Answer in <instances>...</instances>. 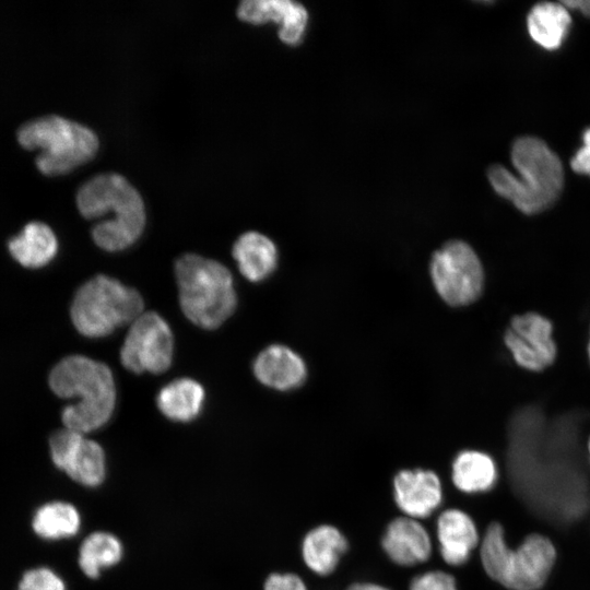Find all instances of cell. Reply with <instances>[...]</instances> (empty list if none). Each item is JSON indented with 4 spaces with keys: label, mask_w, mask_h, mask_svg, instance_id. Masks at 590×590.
Returning <instances> with one entry per match:
<instances>
[{
    "label": "cell",
    "mask_w": 590,
    "mask_h": 590,
    "mask_svg": "<svg viewBox=\"0 0 590 590\" xmlns=\"http://www.w3.org/2000/svg\"><path fill=\"white\" fill-rule=\"evenodd\" d=\"M76 205L86 220H98L92 228L94 243L105 251L133 245L145 226V206L139 191L120 174H98L78 190Z\"/></svg>",
    "instance_id": "1"
},
{
    "label": "cell",
    "mask_w": 590,
    "mask_h": 590,
    "mask_svg": "<svg viewBox=\"0 0 590 590\" xmlns=\"http://www.w3.org/2000/svg\"><path fill=\"white\" fill-rule=\"evenodd\" d=\"M511 162L517 175L502 165H492L487 170L488 181L500 197L526 214L544 211L557 200L564 170L558 156L543 140L518 138L511 148Z\"/></svg>",
    "instance_id": "2"
},
{
    "label": "cell",
    "mask_w": 590,
    "mask_h": 590,
    "mask_svg": "<svg viewBox=\"0 0 590 590\" xmlns=\"http://www.w3.org/2000/svg\"><path fill=\"white\" fill-rule=\"evenodd\" d=\"M49 386L60 398L80 399L62 411L66 428L85 435L111 418L117 394L113 373L106 364L83 355L68 356L51 369Z\"/></svg>",
    "instance_id": "3"
},
{
    "label": "cell",
    "mask_w": 590,
    "mask_h": 590,
    "mask_svg": "<svg viewBox=\"0 0 590 590\" xmlns=\"http://www.w3.org/2000/svg\"><path fill=\"white\" fill-rule=\"evenodd\" d=\"M175 275L181 310L192 323L212 330L233 315L237 296L233 276L224 264L186 253L176 261Z\"/></svg>",
    "instance_id": "4"
},
{
    "label": "cell",
    "mask_w": 590,
    "mask_h": 590,
    "mask_svg": "<svg viewBox=\"0 0 590 590\" xmlns=\"http://www.w3.org/2000/svg\"><path fill=\"white\" fill-rule=\"evenodd\" d=\"M16 138L25 150L39 152L36 166L47 176L63 175L87 163L99 148L98 137L92 129L56 115L24 123Z\"/></svg>",
    "instance_id": "5"
},
{
    "label": "cell",
    "mask_w": 590,
    "mask_h": 590,
    "mask_svg": "<svg viewBox=\"0 0 590 590\" xmlns=\"http://www.w3.org/2000/svg\"><path fill=\"white\" fill-rule=\"evenodd\" d=\"M143 306L138 291L114 278L99 274L76 291L70 315L81 334L103 338L117 328L132 323L142 314Z\"/></svg>",
    "instance_id": "6"
},
{
    "label": "cell",
    "mask_w": 590,
    "mask_h": 590,
    "mask_svg": "<svg viewBox=\"0 0 590 590\" xmlns=\"http://www.w3.org/2000/svg\"><path fill=\"white\" fill-rule=\"evenodd\" d=\"M432 283L439 297L450 306L475 302L484 286V270L473 248L453 239L436 250L429 264Z\"/></svg>",
    "instance_id": "7"
},
{
    "label": "cell",
    "mask_w": 590,
    "mask_h": 590,
    "mask_svg": "<svg viewBox=\"0 0 590 590\" xmlns=\"http://www.w3.org/2000/svg\"><path fill=\"white\" fill-rule=\"evenodd\" d=\"M173 352L168 323L158 314L146 311L131 323L120 349V362L134 374H161L170 367Z\"/></svg>",
    "instance_id": "8"
},
{
    "label": "cell",
    "mask_w": 590,
    "mask_h": 590,
    "mask_svg": "<svg viewBox=\"0 0 590 590\" xmlns=\"http://www.w3.org/2000/svg\"><path fill=\"white\" fill-rule=\"evenodd\" d=\"M49 448L54 464L72 481L87 488L104 484L107 458L96 440L64 427L50 436Z\"/></svg>",
    "instance_id": "9"
},
{
    "label": "cell",
    "mask_w": 590,
    "mask_h": 590,
    "mask_svg": "<svg viewBox=\"0 0 590 590\" xmlns=\"http://www.w3.org/2000/svg\"><path fill=\"white\" fill-rule=\"evenodd\" d=\"M504 341L515 362L524 369L541 371L555 361L553 324L538 312L515 316Z\"/></svg>",
    "instance_id": "10"
},
{
    "label": "cell",
    "mask_w": 590,
    "mask_h": 590,
    "mask_svg": "<svg viewBox=\"0 0 590 590\" xmlns=\"http://www.w3.org/2000/svg\"><path fill=\"white\" fill-rule=\"evenodd\" d=\"M424 522L430 528L436 552L446 569L467 565L477 552L481 534L467 511L456 507L442 508Z\"/></svg>",
    "instance_id": "11"
},
{
    "label": "cell",
    "mask_w": 590,
    "mask_h": 590,
    "mask_svg": "<svg viewBox=\"0 0 590 590\" xmlns=\"http://www.w3.org/2000/svg\"><path fill=\"white\" fill-rule=\"evenodd\" d=\"M556 559L557 551L548 536L539 532L528 534L511 548L503 588L541 590L548 581Z\"/></svg>",
    "instance_id": "12"
},
{
    "label": "cell",
    "mask_w": 590,
    "mask_h": 590,
    "mask_svg": "<svg viewBox=\"0 0 590 590\" xmlns=\"http://www.w3.org/2000/svg\"><path fill=\"white\" fill-rule=\"evenodd\" d=\"M392 497L401 515L429 520L442 508L441 477L430 469H401L392 479Z\"/></svg>",
    "instance_id": "13"
},
{
    "label": "cell",
    "mask_w": 590,
    "mask_h": 590,
    "mask_svg": "<svg viewBox=\"0 0 590 590\" xmlns=\"http://www.w3.org/2000/svg\"><path fill=\"white\" fill-rule=\"evenodd\" d=\"M380 547L388 560L403 569L426 566L435 553V541L421 520L398 515L386 526Z\"/></svg>",
    "instance_id": "14"
},
{
    "label": "cell",
    "mask_w": 590,
    "mask_h": 590,
    "mask_svg": "<svg viewBox=\"0 0 590 590\" xmlns=\"http://www.w3.org/2000/svg\"><path fill=\"white\" fill-rule=\"evenodd\" d=\"M236 12L239 20L250 24L278 23L280 39L290 46L302 43L308 24L305 7L290 0H245Z\"/></svg>",
    "instance_id": "15"
},
{
    "label": "cell",
    "mask_w": 590,
    "mask_h": 590,
    "mask_svg": "<svg viewBox=\"0 0 590 590\" xmlns=\"http://www.w3.org/2000/svg\"><path fill=\"white\" fill-rule=\"evenodd\" d=\"M349 551L350 542L345 534L329 523L311 528L300 543V557L305 568L319 578L332 576Z\"/></svg>",
    "instance_id": "16"
},
{
    "label": "cell",
    "mask_w": 590,
    "mask_h": 590,
    "mask_svg": "<svg viewBox=\"0 0 590 590\" xmlns=\"http://www.w3.org/2000/svg\"><path fill=\"white\" fill-rule=\"evenodd\" d=\"M252 369L259 382L279 391L298 388L307 377L303 357L283 344L262 350L255 358Z\"/></svg>",
    "instance_id": "17"
},
{
    "label": "cell",
    "mask_w": 590,
    "mask_h": 590,
    "mask_svg": "<svg viewBox=\"0 0 590 590\" xmlns=\"http://www.w3.org/2000/svg\"><path fill=\"white\" fill-rule=\"evenodd\" d=\"M499 465L483 450H459L450 463V484L464 495H481L493 491L499 481Z\"/></svg>",
    "instance_id": "18"
},
{
    "label": "cell",
    "mask_w": 590,
    "mask_h": 590,
    "mask_svg": "<svg viewBox=\"0 0 590 590\" xmlns=\"http://www.w3.org/2000/svg\"><path fill=\"white\" fill-rule=\"evenodd\" d=\"M232 253L240 273L251 282L268 279L276 269V246L259 232L241 234L234 243Z\"/></svg>",
    "instance_id": "19"
},
{
    "label": "cell",
    "mask_w": 590,
    "mask_h": 590,
    "mask_svg": "<svg viewBox=\"0 0 590 590\" xmlns=\"http://www.w3.org/2000/svg\"><path fill=\"white\" fill-rule=\"evenodd\" d=\"M571 25L568 8L563 2H540L527 17L530 37L541 47L555 50L564 43Z\"/></svg>",
    "instance_id": "20"
},
{
    "label": "cell",
    "mask_w": 590,
    "mask_h": 590,
    "mask_svg": "<svg viewBox=\"0 0 590 590\" xmlns=\"http://www.w3.org/2000/svg\"><path fill=\"white\" fill-rule=\"evenodd\" d=\"M204 398L203 387L198 381L184 377L164 386L156 397V404L168 420L188 423L201 413Z\"/></svg>",
    "instance_id": "21"
},
{
    "label": "cell",
    "mask_w": 590,
    "mask_h": 590,
    "mask_svg": "<svg viewBox=\"0 0 590 590\" xmlns=\"http://www.w3.org/2000/svg\"><path fill=\"white\" fill-rule=\"evenodd\" d=\"M12 257L26 268H40L49 263L58 251L54 231L43 222H31L9 241Z\"/></svg>",
    "instance_id": "22"
},
{
    "label": "cell",
    "mask_w": 590,
    "mask_h": 590,
    "mask_svg": "<svg viewBox=\"0 0 590 590\" xmlns=\"http://www.w3.org/2000/svg\"><path fill=\"white\" fill-rule=\"evenodd\" d=\"M123 555V543L117 534L106 530H96L81 542L78 565L87 578L97 579L105 570L117 566Z\"/></svg>",
    "instance_id": "23"
},
{
    "label": "cell",
    "mask_w": 590,
    "mask_h": 590,
    "mask_svg": "<svg viewBox=\"0 0 590 590\" xmlns=\"http://www.w3.org/2000/svg\"><path fill=\"white\" fill-rule=\"evenodd\" d=\"M35 533L49 541L75 536L82 527L79 509L71 503L54 500L40 506L32 521Z\"/></svg>",
    "instance_id": "24"
},
{
    "label": "cell",
    "mask_w": 590,
    "mask_h": 590,
    "mask_svg": "<svg viewBox=\"0 0 590 590\" xmlns=\"http://www.w3.org/2000/svg\"><path fill=\"white\" fill-rule=\"evenodd\" d=\"M408 590H459V588L455 575L448 569L423 566L410 580Z\"/></svg>",
    "instance_id": "25"
},
{
    "label": "cell",
    "mask_w": 590,
    "mask_h": 590,
    "mask_svg": "<svg viewBox=\"0 0 590 590\" xmlns=\"http://www.w3.org/2000/svg\"><path fill=\"white\" fill-rule=\"evenodd\" d=\"M17 590H67L64 580L48 567H37L27 570Z\"/></svg>",
    "instance_id": "26"
},
{
    "label": "cell",
    "mask_w": 590,
    "mask_h": 590,
    "mask_svg": "<svg viewBox=\"0 0 590 590\" xmlns=\"http://www.w3.org/2000/svg\"><path fill=\"white\" fill-rule=\"evenodd\" d=\"M262 590H309L306 580L294 571H270L263 579Z\"/></svg>",
    "instance_id": "27"
},
{
    "label": "cell",
    "mask_w": 590,
    "mask_h": 590,
    "mask_svg": "<svg viewBox=\"0 0 590 590\" xmlns=\"http://www.w3.org/2000/svg\"><path fill=\"white\" fill-rule=\"evenodd\" d=\"M582 143L571 157L570 166L576 173L590 177V127L582 132Z\"/></svg>",
    "instance_id": "28"
},
{
    "label": "cell",
    "mask_w": 590,
    "mask_h": 590,
    "mask_svg": "<svg viewBox=\"0 0 590 590\" xmlns=\"http://www.w3.org/2000/svg\"><path fill=\"white\" fill-rule=\"evenodd\" d=\"M344 590H392L384 585L370 581H356L350 583Z\"/></svg>",
    "instance_id": "29"
},
{
    "label": "cell",
    "mask_w": 590,
    "mask_h": 590,
    "mask_svg": "<svg viewBox=\"0 0 590 590\" xmlns=\"http://www.w3.org/2000/svg\"><path fill=\"white\" fill-rule=\"evenodd\" d=\"M563 3L568 9H574L580 11L586 16L590 17V1L583 0H573V1H563Z\"/></svg>",
    "instance_id": "30"
},
{
    "label": "cell",
    "mask_w": 590,
    "mask_h": 590,
    "mask_svg": "<svg viewBox=\"0 0 590 590\" xmlns=\"http://www.w3.org/2000/svg\"><path fill=\"white\" fill-rule=\"evenodd\" d=\"M587 451H588V458H589V463H590V437L587 442Z\"/></svg>",
    "instance_id": "31"
},
{
    "label": "cell",
    "mask_w": 590,
    "mask_h": 590,
    "mask_svg": "<svg viewBox=\"0 0 590 590\" xmlns=\"http://www.w3.org/2000/svg\"><path fill=\"white\" fill-rule=\"evenodd\" d=\"M588 354H589V359H590V340H589V346H588Z\"/></svg>",
    "instance_id": "32"
}]
</instances>
